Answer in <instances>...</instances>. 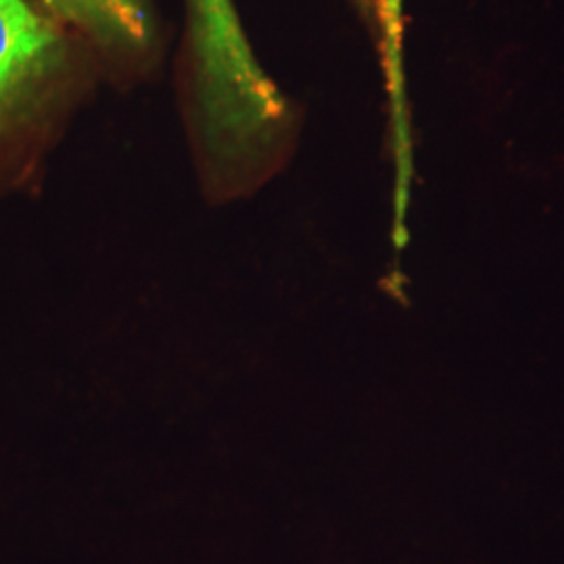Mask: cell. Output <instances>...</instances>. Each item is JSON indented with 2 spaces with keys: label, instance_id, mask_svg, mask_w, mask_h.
Wrapping results in <instances>:
<instances>
[{
  "label": "cell",
  "instance_id": "1",
  "mask_svg": "<svg viewBox=\"0 0 564 564\" xmlns=\"http://www.w3.org/2000/svg\"><path fill=\"white\" fill-rule=\"evenodd\" d=\"M193 7L203 80L224 126L249 130L276 120L282 109L279 90L253 59L232 2L193 0Z\"/></svg>",
  "mask_w": 564,
  "mask_h": 564
},
{
  "label": "cell",
  "instance_id": "2",
  "mask_svg": "<svg viewBox=\"0 0 564 564\" xmlns=\"http://www.w3.org/2000/svg\"><path fill=\"white\" fill-rule=\"evenodd\" d=\"M55 44L53 30L25 0H0V99Z\"/></svg>",
  "mask_w": 564,
  "mask_h": 564
},
{
  "label": "cell",
  "instance_id": "3",
  "mask_svg": "<svg viewBox=\"0 0 564 564\" xmlns=\"http://www.w3.org/2000/svg\"><path fill=\"white\" fill-rule=\"evenodd\" d=\"M61 18L109 36L139 41L141 32L109 0H41Z\"/></svg>",
  "mask_w": 564,
  "mask_h": 564
},
{
  "label": "cell",
  "instance_id": "4",
  "mask_svg": "<svg viewBox=\"0 0 564 564\" xmlns=\"http://www.w3.org/2000/svg\"><path fill=\"white\" fill-rule=\"evenodd\" d=\"M121 15L130 23H134L139 30L144 32V13L139 9V4L134 0H109Z\"/></svg>",
  "mask_w": 564,
  "mask_h": 564
},
{
  "label": "cell",
  "instance_id": "5",
  "mask_svg": "<svg viewBox=\"0 0 564 564\" xmlns=\"http://www.w3.org/2000/svg\"><path fill=\"white\" fill-rule=\"evenodd\" d=\"M398 2H400V0H389V7H391V9H398Z\"/></svg>",
  "mask_w": 564,
  "mask_h": 564
}]
</instances>
